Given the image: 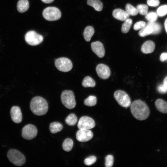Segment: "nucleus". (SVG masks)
Instances as JSON below:
<instances>
[{"mask_svg":"<svg viewBox=\"0 0 167 167\" xmlns=\"http://www.w3.org/2000/svg\"><path fill=\"white\" fill-rule=\"evenodd\" d=\"M153 30L152 28L149 26H146L141 29L139 32V35L141 37H145L148 35L152 34Z\"/></svg>","mask_w":167,"mask_h":167,"instance_id":"obj_24","label":"nucleus"},{"mask_svg":"<svg viewBox=\"0 0 167 167\" xmlns=\"http://www.w3.org/2000/svg\"><path fill=\"white\" fill-rule=\"evenodd\" d=\"M164 25L166 31L167 33V18L165 19V21Z\"/></svg>","mask_w":167,"mask_h":167,"instance_id":"obj_41","label":"nucleus"},{"mask_svg":"<svg viewBox=\"0 0 167 167\" xmlns=\"http://www.w3.org/2000/svg\"><path fill=\"white\" fill-rule=\"evenodd\" d=\"M160 61L162 62L167 61V53H162L160 56Z\"/></svg>","mask_w":167,"mask_h":167,"instance_id":"obj_38","label":"nucleus"},{"mask_svg":"<svg viewBox=\"0 0 167 167\" xmlns=\"http://www.w3.org/2000/svg\"><path fill=\"white\" fill-rule=\"evenodd\" d=\"M125 10L129 15L132 16H135L138 13L137 9L129 3L127 4L126 6Z\"/></svg>","mask_w":167,"mask_h":167,"instance_id":"obj_29","label":"nucleus"},{"mask_svg":"<svg viewBox=\"0 0 167 167\" xmlns=\"http://www.w3.org/2000/svg\"><path fill=\"white\" fill-rule=\"evenodd\" d=\"M156 13L160 17L163 16L167 14V5H162L157 10Z\"/></svg>","mask_w":167,"mask_h":167,"instance_id":"obj_32","label":"nucleus"},{"mask_svg":"<svg viewBox=\"0 0 167 167\" xmlns=\"http://www.w3.org/2000/svg\"><path fill=\"white\" fill-rule=\"evenodd\" d=\"M158 91L160 93L164 94L167 92V88L163 84L159 86L157 88Z\"/></svg>","mask_w":167,"mask_h":167,"instance_id":"obj_37","label":"nucleus"},{"mask_svg":"<svg viewBox=\"0 0 167 167\" xmlns=\"http://www.w3.org/2000/svg\"><path fill=\"white\" fill-rule=\"evenodd\" d=\"M91 47L92 51L100 58H103L105 54V50L103 44L100 41L92 42Z\"/></svg>","mask_w":167,"mask_h":167,"instance_id":"obj_14","label":"nucleus"},{"mask_svg":"<svg viewBox=\"0 0 167 167\" xmlns=\"http://www.w3.org/2000/svg\"><path fill=\"white\" fill-rule=\"evenodd\" d=\"M96 70L98 76L102 79H107L110 75L111 72L109 67L103 64H98Z\"/></svg>","mask_w":167,"mask_h":167,"instance_id":"obj_12","label":"nucleus"},{"mask_svg":"<svg viewBox=\"0 0 167 167\" xmlns=\"http://www.w3.org/2000/svg\"><path fill=\"white\" fill-rule=\"evenodd\" d=\"M155 105L159 111L163 113H167V102L166 101L159 99L155 101Z\"/></svg>","mask_w":167,"mask_h":167,"instance_id":"obj_17","label":"nucleus"},{"mask_svg":"<svg viewBox=\"0 0 167 167\" xmlns=\"http://www.w3.org/2000/svg\"><path fill=\"white\" fill-rule=\"evenodd\" d=\"M112 15L115 19L121 21H124L129 18L130 15L127 12L122 9L117 8L114 10Z\"/></svg>","mask_w":167,"mask_h":167,"instance_id":"obj_15","label":"nucleus"},{"mask_svg":"<svg viewBox=\"0 0 167 167\" xmlns=\"http://www.w3.org/2000/svg\"><path fill=\"white\" fill-rule=\"evenodd\" d=\"M145 22L143 21H140L136 23L133 26V28L135 30L141 29L146 26Z\"/></svg>","mask_w":167,"mask_h":167,"instance_id":"obj_35","label":"nucleus"},{"mask_svg":"<svg viewBox=\"0 0 167 167\" xmlns=\"http://www.w3.org/2000/svg\"><path fill=\"white\" fill-rule=\"evenodd\" d=\"M73 145V142L72 139L67 138L63 141L62 147L63 149L65 151L69 152L72 148Z\"/></svg>","mask_w":167,"mask_h":167,"instance_id":"obj_23","label":"nucleus"},{"mask_svg":"<svg viewBox=\"0 0 167 167\" xmlns=\"http://www.w3.org/2000/svg\"><path fill=\"white\" fill-rule=\"evenodd\" d=\"M148 5L152 7H156L158 6L160 4L159 0H147Z\"/></svg>","mask_w":167,"mask_h":167,"instance_id":"obj_36","label":"nucleus"},{"mask_svg":"<svg viewBox=\"0 0 167 167\" xmlns=\"http://www.w3.org/2000/svg\"><path fill=\"white\" fill-rule=\"evenodd\" d=\"M30 108L32 112L38 116L46 114L48 109L46 101L43 97L37 96L33 97L30 103Z\"/></svg>","mask_w":167,"mask_h":167,"instance_id":"obj_2","label":"nucleus"},{"mask_svg":"<svg viewBox=\"0 0 167 167\" xmlns=\"http://www.w3.org/2000/svg\"><path fill=\"white\" fill-rule=\"evenodd\" d=\"M29 7L28 0H19L17 5V8L18 11L21 13L27 11Z\"/></svg>","mask_w":167,"mask_h":167,"instance_id":"obj_18","label":"nucleus"},{"mask_svg":"<svg viewBox=\"0 0 167 167\" xmlns=\"http://www.w3.org/2000/svg\"><path fill=\"white\" fill-rule=\"evenodd\" d=\"M82 85L85 88L94 87L96 85V83L91 77L87 76L84 79L82 82Z\"/></svg>","mask_w":167,"mask_h":167,"instance_id":"obj_22","label":"nucleus"},{"mask_svg":"<svg viewBox=\"0 0 167 167\" xmlns=\"http://www.w3.org/2000/svg\"><path fill=\"white\" fill-rule=\"evenodd\" d=\"M150 26L152 29V34H157L161 31V25L158 23L155 22H148L146 25Z\"/></svg>","mask_w":167,"mask_h":167,"instance_id":"obj_25","label":"nucleus"},{"mask_svg":"<svg viewBox=\"0 0 167 167\" xmlns=\"http://www.w3.org/2000/svg\"><path fill=\"white\" fill-rule=\"evenodd\" d=\"M77 117L74 113H72L69 114L66 118L65 122L69 126L75 125L77 121Z\"/></svg>","mask_w":167,"mask_h":167,"instance_id":"obj_27","label":"nucleus"},{"mask_svg":"<svg viewBox=\"0 0 167 167\" xmlns=\"http://www.w3.org/2000/svg\"><path fill=\"white\" fill-rule=\"evenodd\" d=\"M95 126L94 120L88 116H83L79 120L77 126L79 129H90Z\"/></svg>","mask_w":167,"mask_h":167,"instance_id":"obj_10","label":"nucleus"},{"mask_svg":"<svg viewBox=\"0 0 167 167\" xmlns=\"http://www.w3.org/2000/svg\"><path fill=\"white\" fill-rule=\"evenodd\" d=\"M145 18L149 22H155L157 19L158 15L157 13L155 12H150L145 15Z\"/></svg>","mask_w":167,"mask_h":167,"instance_id":"obj_31","label":"nucleus"},{"mask_svg":"<svg viewBox=\"0 0 167 167\" xmlns=\"http://www.w3.org/2000/svg\"><path fill=\"white\" fill-rule=\"evenodd\" d=\"M136 8L138 13L142 15H145L148 12V7L145 4H139L138 5Z\"/></svg>","mask_w":167,"mask_h":167,"instance_id":"obj_30","label":"nucleus"},{"mask_svg":"<svg viewBox=\"0 0 167 167\" xmlns=\"http://www.w3.org/2000/svg\"><path fill=\"white\" fill-rule=\"evenodd\" d=\"M94 29L92 26H88L85 28L83 35L85 40L89 41L94 33Z\"/></svg>","mask_w":167,"mask_h":167,"instance_id":"obj_20","label":"nucleus"},{"mask_svg":"<svg viewBox=\"0 0 167 167\" xmlns=\"http://www.w3.org/2000/svg\"><path fill=\"white\" fill-rule=\"evenodd\" d=\"M97 102L96 97L94 96H90L84 101V104L88 106L95 105Z\"/></svg>","mask_w":167,"mask_h":167,"instance_id":"obj_28","label":"nucleus"},{"mask_svg":"<svg viewBox=\"0 0 167 167\" xmlns=\"http://www.w3.org/2000/svg\"><path fill=\"white\" fill-rule=\"evenodd\" d=\"M114 96L118 104L121 106L127 108L131 105V100L128 95L122 90H117L114 93Z\"/></svg>","mask_w":167,"mask_h":167,"instance_id":"obj_6","label":"nucleus"},{"mask_svg":"<svg viewBox=\"0 0 167 167\" xmlns=\"http://www.w3.org/2000/svg\"><path fill=\"white\" fill-rule=\"evenodd\" d=\"M87 3L97 11H101L103 8V3L99 0H88Z\"/></svg>","mask_w":167,"mask_h":167,"instance_id":"obj_19","label":"nucleus"},{"mask_svg":"<svg viewBox=\"0 0 167 167\" xmlns=\"http://www.w3.org/2000/svg\"><path fill=\"white\" fill-rule=\"evenodd\" d=\"M114 161L113 156L111 155H107L105 158V165L106 167L112 166Z\"/></svg>","mask_w":167,"mask_h":167,"instance_id":"obj_33","label":"nucleus"},{"mask_svg":"<svg viewBox=\"0 0 167 167\" xmlns=\"http://www.w3.org/2000/svg\"><path fill=\"white\" fill-rule=\"evenodd\" d=\"M62 104L69 109H73L76 105V102L73 92L71 90H66L62 93L61 96Z\"/></svg>","mask_w":167,"mask_h":167,"instance_id":"obj_4","label":"nucleus"},{"mask_svg":"<svg viewBox=\"0 0 167 167\" xmlns=\"http://www.w3.org/2000/svg\"><path fill=\"white\" fill-rule=\"evenodd\" d=\"M63 127L61 123L58 122H54L50 124L49 129L51 133L55 134L61 131Z\"/></svg>","mask_w":167,"mask_h":167,"instance_id":"obj_21","label":"nucleus"},{"mask_svg":"<svg viewBox=\"0 0 167 167\" xmlns=\"http://www.w3.org/2000/svg\"><path fill=\"white\" fill-rule=\"evenodd\" d=\"M155 47V44L153 41H148L145 42L142 45L141 50L144 54H150L153 52Z\"/></svg>","mask_w":167,"mask_h":167,"instance_id":"obj_16","label":"nucleus"},{"mask_svg":"<svg viewBox=\"0 0 167 167\" xmlns=\"http://www.w3.org/2000/svg\"><path fill=\"white\" fill-rule=\"evenodd\" d=\"M11 115L12 121L16 123H19L22 120V115L19 107L13 106L11 109Z\"/></svg>","mask_w":167,"mask_h":167,"instance_id":"obj_13","label":"nucleus"},{"mask_svg":"<svg viewBox=\"0 0 167 167\" xmlns=\"http://www.w3.org/2000/svg\"><path fill=\"white\" fill-rule=\"evenodd\" d=\"M43 2L45 3H50L53 2L54 0H41Z\"/></svg>","mask_w":167,"mask_h":167,"instance_id":"obj_39","label":"nucleus"},{"mask_svg":"<svg viewBox=\"0 0 167 167\" xmlns=\"http://www.w3.org/2000/svg\"><path fill=\"white\" fill-rule=\"evenodd\" d=\"M26 42L29 45L35 46L41 44L43 40V36L34 31L28 32L25 36Z\"/></svg>","mask_w":167,"mask_h":167,"instance_id":"obj_8","label":"nucleus"},{"mask_svg":"<svg viewBox=\"0 0 167 167\" xmlns=\"http://www.w3.org/2000/svg\"><path fill=\"white\" fill-rule=\"evenodd\" d=\"M163 85L167 88V76L165 77L163 81Z\"/></svg>","mask_w":167,"mask_h":167,"instance_id":"obj_40","label":"nucleus"},{"mask_svg":"<svg viewBox=\"0 0 167 167\" xmlns=\"http://www.w3.org/2000/svg\"><path fill=\"white\" fill-rule=\"evenodd\" d=\"M131 111L133 116L139 120L146 119L149 116L150 110L145 103L140 100L134 101L131 105Z\"/></svg>","mask_w":167,"mask_h":167,"instance_id":"obj_1","label":"nucleus"},{"mask_svg":"<svg viewBox=\"0 0 167 167\" xmlns=\"http://www.w3.org/2000/svg\"><path fill=\"white\" fill-rule=\"evenodd\" d=\"M42 15L47 20L53 21L60 19L61 16V13L58 8L49 6L45 9L43 12Z\"/></svg>","mask_w":167,"mask_h":167,"instance_id":"obj_5","label":"nucleus"},{"mask_svg":"<svg viewBox=\"0 0 167 167\" xmlns=\"http://www.w3.org/2000/svg\"><path fill=\"white\" fill-rule=\"evenodd\" d=\"M96 158L94 156H91L86 158L84 161V164L87 165H90L96 161Z\"/></svg>","mask_w":167,"mask_h":167,"instance_id":"obj_34","label":"nucleus"},{"mask_svg":"<svg viewBox=\"0 0 167 167\" xmlns=\"http://www.w3.org/2000/svg\"><path fill=\"white\" fill-rule=\"evenodd\" d=\"M93 134L89 129H79L76 134V139L80 142H85L92 139Z\"/></svg>","mask_w":167,"mask_h":167,"instance_id":"obj_11","label":"nucleus"},{"mask_svg":"<svg viewBox=\"0 0 167 167\" xmlns=\"http://www.w3.org/2000/svg\"><path fill=\"white\" fill-rule=\"evenodd\" d=\"M37 134V130L34 125L29 124L25 126L22 129V135L24 139L29 140L35 138Z\"/></svg>","mask_w":167,"mask_h":167,"instance_id":"obj_9","label":"nucleus"},{"mask_svg":"<svg viewBox=\"0 0 167 167\" xmlns=\"http://www.w3.org/2000/svg\"><path fill=\"white\" fill-rule=\"evenodd\" d=\"M7 156L10 161L16 166H22L26 161L24 155L15 149L10 150L7 152Z\"/></svg>","mask_w":167,"mask_h":167,"instance_id":"obj_3","label":"nucleus"},{"mask_svg":"<svg viewBox=\"0 0 167 167\" xmlns=\"http://www.w3.org/2000/svg\"><path fill=\"white\" fill-rule=\"evenodd\" d=\"M132 23V20L131 19L128 18L124 21L122 26V32L124 33L128 32L131 27Z\"/></svg>","mask_w":167,"mask_h":167,"instance_id":"obj_26","label":"nucleus"},{"mask_svg":"<svg viewBox=\"0 0 167 167\" xmlns=\"http://www.w3.org/2000/svg\"><path fill=\"white\" fill-rule=\"evenodd\" d=\"M54 64L58 70L63 72L69 71L71 70L73 67L71 61L66 58H60L56 59Z\"/></svg>","mask_w":167,"mask_h":167,"instance_id":"obj_7","label":"nucleus"}]
</instances>
